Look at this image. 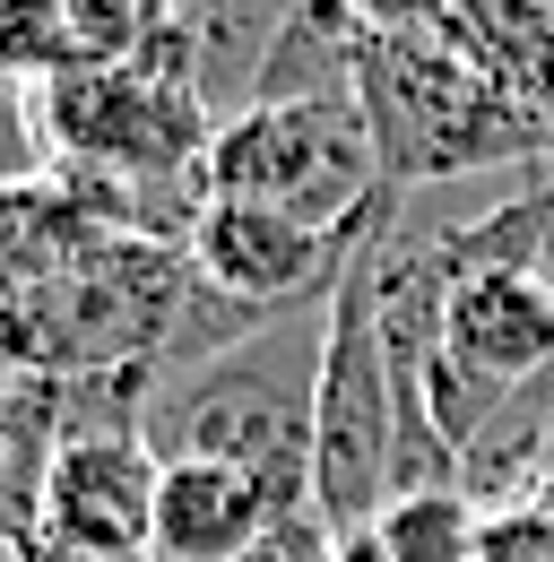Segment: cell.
<instances>
[{
    "label": "cell",
    "mask_w": 554,
    "mask_h": 562,
    "mask_svg": "<svg viewBox=\"0 0 554 562\" xmlns=\"http://www.w3.org/2000/svg\"><path fill=\"white\" fill-rule=\"evenodd\" d=\"M44 113L26 104V78L0 70V191H26V182H44Z\"/></svg>",
    "instance_id": "cell-15"
},
{
    "label": "cell",
    "mask_w": 554,
    "mask_h": 562,
    "mask_svg": "<svg viewBox=\"0 0 554 562\" xmlns=\"http://www.w3.org/2000/svg\"><path fill=\"white\" fill-rule=\"evenodd\" d=\"M511 104L554 122V0H451L433 18Z\"/></svg>",
    "instance_id": "cell-11"
},
{
    "label": "cell",
    "mask_w": 554,
    "mask_h": 562,
    "mask_svg": "<svg viewBox=\"0 0 554 562\" xmlns=\"http://www.w3.org/2000/svg\"><path fill=\"white\" fill-rule=\"evenodd\" d=\"M364 44H373V18L355 0H303L277 35L269 70H261V95L252 104H303V95H355V70H364Z\"/></svg>",
    "instance_id": "cell-13"
},
{
    "label": "cell",
    "mask_w": 554,
    "mask_h": 562,
    "mask_svg": "<svg viewBox=\"0 0 554 562\" xmlns=\"http://www.w3.org/2000/svg\"><path fill=\"white\" fill-rule=\"evenodd\" d=\"M408 191H373L355 216L339 278H330V321H321V390H312V528L339 546L364 537L373 510L390 502V459H399V381H390V347L373 321V269H364V234L373 216L399 209Z\"/></svg>",
    "instance_id": "cell-3"
},
{
    "label": "cell",
    "mask_w": 554,
    "mask_h": 562,
    "mask_svg": "<svg viewBox=\"0 0 554 562\" xmlns=\"http://www.w3.org/2000/svg\"><path fill=\"white\" fill-rule=\"evenodd\" d=\"M44 139L62 147L78 173H174L200 182V156L217 139V113L200 104V87L156 61H69L62 78H44Z\"/></svg>",
    "instance_id": "cell-5"
},
{
    "label": "cell",
    "mask_w": 554,
    "mask_h": 562,
    "mask_svg": "<svg viewBox=\"0 0 554 562\" xmlns=\"http://www.w3.org/2000/svg\"><path fill=\"white\" fill-rule=\"evenodd\" d=\"M355 216H346L339 234H321V225L277 216V209H261V200H200L182 251H191L200 285L234 294V303H261V312H295V303H321V294H330L346 243H355Z\"/></svg>",
    "instance_id": "cell-6"
},
{
    "label": "cell",
    "mask_w": 554,
    "mask_h": 562,
    "mask_svg": "<svg viewBox=\"0 0 554 562\" xmlns=\"http://www.w3.org/2000/svg\"><path fill=\"white\" fill-rule=\"evenodd\" d=\"M9 562H138V554H96V546H78V537H62V528H26L18 546H9Z\"/></svg>",
    "instance_id": "cell-17"
},
{
    "label": "cell",
    "mask_w": 554,
    "mask_h": 562,
    "mask_svg": "<svg viewBox=\"0 0 554 562\" xmlns=\"http://www.w3.org/2000/svg\"><path fill=\"white\" fill-rule=\"evenodd\" d=\"M538 269H546V285H554V173H546V251H538Z\"/></svg>",
    "instance_id": "cell-18"
},
{
    "label": "cell",
    "mask_w": 554,
    "mask_h": 562,
    "mask_svg": "<svg viewBox=\"0 0 554 562\" xmlns=\"http://www.w3.org/2000/svg\"><path fill=\"white\" fill-rule=\"evenodd\" d=\"M62 441H69L62 381H53V372H9V381H0V554L44 519Z\"/></svg>",
    "instance_id": "cell-12"
},
{
    "label": "cell",
    "mask_w": 554,
    "mask_h": 562,
    "mask_svg": "<svg viewBox=\"0 0 554 562\" xmlns=\"http://www.w3.org/2000/svg\"><path fill=\"white\" fill-rule=\"evenodd\" d=\"M373 554L381 562H477L485 537V502L459 485H424V493H390L373 510Z\"/></svg>",
    "instance_id": "cell-14"
},
{
    "label": "cell",
    "mask_w": 554,
    "mask_h": 562,
    "mask_svg": "<svg viewBox=\"0 0 554 562\" xmlns=\"http://www.w3.org/2000/svg\"><path fill=\"white\" fill-rule=\"evenodd\" d=\"M200 182L208 200H261L277 216L339 234L381 191V156L355 95H303V104H243L234 122H217Z\"/></svg>",
    "instance_id": "cell-4"
},
{
    "label": "cell",
    "mask_w": 554,
    "mask_h": 562,
    "mask_svg": "<svg viewBox=\"0 0 554 562\" xmlns=\"http://www.w3.org/2000/svg\"><path fill=\"white\" fill-rule=\"evenodd\" d=\"M156 441L147 432H69L53 459L44 528H62L96 554H138L147 562V519H156Z\"/></svg>",
    "instance_id": "cell-9"
},
{
    "label": "cell",
    "mask_w": 554,
    "mask_h": 562,
    "mask_svg": "<svg viewBox=\"0 0 554 562\" xmlns=\"http://www.w3.org/2000/svg\"><path fill=\"white\" fill-rule=\"evenodd\" d=\"M321 303L277 312L243 347H225L200 372L156 381L147 398V441L156 459H225L252 468L286 502V519H312V390H321Z\"/></svg>",
    "instance_id": "cell-1"
},
{
    "label": "cell",
    "mask_w": 554,
    "mask_h": 562,
    "mask_svg": "<svg viewBox=\"0 0 554 562\" xmlns=\"http://www.w3.org/2000/svg\"><path fill=\"white\" fill-rule=\"evenodd\" d=\"M529 502H538V510H546V519H554V459H546V468H538V485H529Z\"/></svg>",
    "instance_id": "cell-19"
},
{
    "label": "cell",
    "mask_w": 554,
    "mask_h": 562,
    "mask_svg": "<svg viewBox=\"0 0 554 562\" xmlns=\"http://www.w3.org/2000/svg\"><path fill=\"white\" fill-rule=\"evenodd\" d=\"M477 562H554V519L538 510V502H502V510H485Z\"/></svg>",
    "instance_id": "cell-16"
},
{
    "label": "cell",
    "mask_w": 554,
    "mask_h": 562,
    "mask_svg": "<svg viewBox=\"0 0 554 562\" xmlns=\"http://www.w3.org/2000/svg\"><path fill=\"white\" fill-rule=\"evenodd\" d=\"M0 562H9V554H0Z\"/></svg>",
    "instance_id": "cell-20"
},
{
    "label": "cell",
    "mask_w": 554,
    "mask_h": 562,
    "mask_svg": "<svg viewBox=\"0 0 554 562\" xmlns=\"http://www.w3.org/2000/svg\"><path fill=\"white\" fill-rule=\"evenodd\" d=\"M303 0H165L182 53H191V87L217 122H234L252 95H261V70H269L277 35Z\"/></svg>",
    "instance_id": "cell-10"
},
{
    "label": "cell",
    "mask_w": 554,
    "mask_h": 562,
    "mask_svg": "<svg viewBox=\"0 0 554 562\" xmlns=\"http://www.w3.org/2000/svg\"><path fill=\"white\" fill-rule=\"evenodd\" d=\"M442 363L477 372L494 390H529L554 381V285L546 269H459L442 303Z\"/></svg>",
    "instance_id": "cell-8"
},
{
    "label": "cell",
    "mask_w": 554,
    "mask_h": 562,
    "mask_svg": "<svg viewBox=\"0 0 554 562\" xmlns=\"http://www.w3.org/2000/svg\"><path fill=\"white\" fill-rule=\"evenodd\" d=\"M355 104L390 191L459 182L494 165H554V122L511 104L442 26H373Z\"/></svg>",
    "instance_id": "cell-2"
},
{
    "label": "cell",
    "mask_w": 554,
    "mask_h": 562,
    "mask_svg": "<svg viewBox=\"0 0 554 562\" xmlns=\"http://www.w3.org/2000/svg\"><path fill=\"white\" fill-rule=\"evenodd\" d=\"M286 528H303V519H286V502L252 468L165 459L156 519H147V562H252V554H269Z\"/></svg>",
    "instance_id": "cell-7"
}]
</instances>
